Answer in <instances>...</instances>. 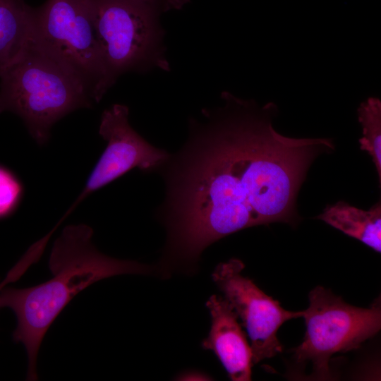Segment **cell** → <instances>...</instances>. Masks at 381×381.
<instances>
[{
	"instance_id": "8fae6325",
	"label": "cell",
	"mask_w": 381,
	"mask_h": 381,
	"mask_svg": "<svg viewBox=\"0 0 381 381\" xmlns=\"http://www.w3.org/2000/svg\"><path fill=\"white\" fill-rule=\"evenodd\" d=\"M33 9L25 0H0V71L16 59L30 42Z\"/></svg>"
},
{
	"instance_id": "4fadbf2b",
	"label": "cell",
	"mask_w": 381,
	"mask_h": 381,
	"mask_svg": "<svg viewBox=\"0 0 381 381\" xmlns=\"http://www.w3.org/2000/svg\"><path fill=\"white\" fill-rule=\"evenodd\" d=\"M23 195L20 180L10 169L0 165V219L16 211Z\"/></svg>"
},
{
	"instance_id": "6da1fadb",
	"label": "cell",
	"mask_w": 381,
	"mask_h": 381,
	"mask_svg": "<svg viewBox=\"0 0 381 381\" xmlns=\"http://www.w3.org/2000/svg\"><path fill=\"white\" fill-rule=\"evenodd\" d=\"M223 104L189 122L183 147L157 170L165 195L156 217L167 241L168 273L192 266L212 243L244 229L299 219L296 198L315 159L334 150L329 138L278 133L272 102L263 106L224 92Z\"/></svg>"
},
{
	"instance_id": "277c9868",
	"label": "cell",
	"mask_w": 381,
	"mask_h": 381,
	"mask_svg": "<svg viewBox=\"0 0 381 381\" xmlns=\"http://www.w3.org/2000/svg\"><path fill=\"white\" fill-rule=\"evenodd\" d=\"M308 298L309 306L302 315L306 332L303 341L294 349L289 373L301 377L306 367L310 365L308 377L330 380L332 356L358 349L380 330V299L369 308H359L320 286L310 291Z\"/></svg>"
},
{
	"instance_id": "8992f818",
	"label": "cell",
	"mask_w": 381,
	"mask_h": 381,
	"mask_svg": "<svg viewBox=\"0 0 381 381\" xmlns=\"http://www.w3.org/2000/svg\"><path fill=\"white\" fill-rule=\"evenodd\" d=\"M33 35L82 79L95 103L111 87L91 0H46L33 9Z\"/></svg>"
},
{
	"instance_id": "9c48e42d",
	"label": "cell",
	"mask_w": 381,
	"mask_h": 381,
	"mask_svg": "<svg viewBox=\"0 0 381 381\" xmlns=\"http://www.w3.org/2000/svg\"><path fill=\"white\" fill-rule=\"evenodd\" d=\"M206 307L211 326L202 348L217 356L231 380H250L252 350L236 312L224 298L217 295L208 298Z\"/></svg>"
},
{
	"instance_id": "30bf717a",
	"label": "cell",
	"mask_w": 381,
	"mask_h": 381,
	"mask_svg": "<svg viewBox=\"0 0 381 381\" xmlns=\"http://www.w3.org/2000/svg\"><path fill=\"white\" fill-rule=\"evenodd\" d=\"M316 218L380 253V201L368 210L353 207L344 201H339L328 205Z\"/></svg>"
},
{
	"instance_id": "ba28073f",
	"label": "cell",
	"mask_w": 381,
	"mask_h": 381,
	"mask_svg": "<svg viewBox=\"0 0 381 381\" xmlns=\"http://www.w3.org/2000/svg\"><path fill=\"white\" fill-rule=\"evenodd\" d=\"M99 134L107 142V147L71 206L73 209L90 194L134 168L145 172L157 171L170 155L149 143L133 128L129 109L125 104H114L103 111Z\"/></svg>"
},
{
	"instance_id": "7a4b0ae2",
	"label": "cell",
	"mask_w": 381,
	"mask_h": 381,
	"mask_svg": "<svg viewBox=\"0 0 381 381\" xmlns=\"http://www.w3.org/2000/svg\"><path fill=\"white\" fill-rule=\"evenodd\" d=\"M93 231L84 224L66 226L55 240L49 268L52 277L35 286L16 289L0 285V308L15 313L16 342L23 344L28 359L27 378L37 379V358L40 344L51 324L79 291L108 277L147 274L152 267L137 261L109 257L93 246Z\"/></svg>"
},
{
	"instance_id": "5bb4252c",
	"label": "cell",
	"mask_w": 381,
	"mask_h": 381,
	"mask_svg": "<svg viewBox=\"0 0 381 381\" xmlns=\"http://www.w3.org/2000/svg\"><path fill=\"white\" fill-rule=\"evenodd\" d=\"M158 7L163 13L183 8L189 0H145Z\"/></svg>"
},
{
	"instance_id": "3957f363",
	"label": "cell",
	"mask_w": 381,
	"mask_h": 381,
	"mask_svg": "<svg viewBox=\"0 0 381 381\" xmlns=\"http://www.w3.org/2000/svg\"><path fill=\"white\" fill-rule=\"evenodd\" d=\"M0 113L20 116L39 145L63 117L95 104L80 77L32 36L19 56L0 71Z\"/></svg>"
},
{
	"instance_id": "7c38bea8",
	"label": "cell",
	"mask_w": 381,
	"mask_h": 381,
	"mask_svg": "<svg viewBox=\"0 0 381 381\" xmlns=\"http://www.w3.org/2000/svg\"><path fill=\"white\" fill-rule=\"evenodd\" d=\"M358 119L363 129L359 139L360 149L371 157L379 182H381V101L375 97L361 102L357 109Z\"/></svg>"
},
{
	"instance_id": "52a82bcc",
	"label": "cell",
	"mask_w": 381,
	"mask_h": 381,
	"mask_svg": "<svg viewBox=\"0 0 381 381\" xmlns=\"http://www.w3.org/2000/svg\"><path fill=\"white\" fill-rule=\"evenodd\" d=\"M243 262L237 258L219 263L212 277L229 303L250 340L253 363L282 353L277 338L279 327L287 320L302 317L303 311H290L264 293L243 275Z\"/></svg>"
},
{
	"instance_id": "5b68a950",
	"label": "cell",
	"mask_w": 381,
	"mask_h": 381,
	"mask_svg": "<svg viewBox=\"0 0 381 381\" xmlns=\"http://www.w3.org/2000/svg\"><path fill=\"white\" fill-rule=\"evenodd\" d=\"M91 1L111 87L126 73L169 70L158 7L145 0Z\"/></svg>"
}]
</instances>
